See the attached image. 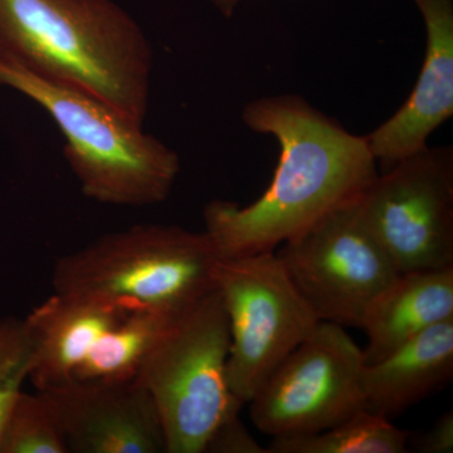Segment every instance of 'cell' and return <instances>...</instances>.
I'll return each instance as SVG.
<instances>
[{
  "mask_svg": "<svg viewBox=\"0 0 453 453\" xmlns=\"http://www.w3.org/2000/svg\"><path fill=\"white\" fill-rule=\"evenodd\" d=\"M243 122L280 148L275 174L257 201L211 202L203 219L219 257L273 252L332 211L356 202L378 175L366 136L356 135L297 95L247 104Z\"/></svg>",
  "mask_w": 453,
  "mask_h": 453,
  "instance_id": "cell-1",
  "label": "cell"
},
{
  "mask_svg": "<svg viewBox=\"0 0 453 453\" xmlns=\"http://www.w3.org/2000/svg\"><path fill=\"white\" fill-rule=\"evenodd\" d=\"M0 57L144 124L150 44L111 0H0Z\"/></svg>",
  "mask_w": 453,
  "mask_h": 453,
  "instance_id": "cell-2",
  "label": "cell"
},
{
  "mask_svg": "<svg viewBox=\"0 0 453 453\" xmlns=\"http://www.w3.org/2000/svg\"><path fill=\"white\" fill-rule=\"evenodd\" d=\"M0 85L46 110L65 138L64 153L83 195L98 203L146 207L168 198L180 172L174 150L142 122L100 98L43 79L0 57Z\"/></svg>",
  "mask_w": 453,
  "mask_h": 453,
  "instance_id": "cell-3",
  "label": "cell"
},
{
  "mask_svg": "<svg viewBox=\"0 0 453 453\" xmlns=\"http://www.w3.org/2000/svg\"><path fill=\"white\" fill-rule=\"evenodd\" d=\"M219 258L205 232L138 225L59 258L52 283L56 294L178 316L216 290Z\"/></svg>",
  "mask_w": 453,
  "mask_h": 453,
  "instance_id": "cell-4",
  "label": "cell"
},
{
  "mask_svg": "<svg viewBox=\"0 0 453 453\" xmlns=\"http://www.w3.org/2000/svg\"><path fill=\"white\" fill-rule=\"evenodd\" d=\"M231 333L219 288L177 316L146 354L135 380L153 399L165 453H202L242 402L229 390Z\"/></svg>",
  "mask_w": 453,
  "mask_h": 453,
  "instance_id": "cell-5",
  "label": "cell"
},
{
  "mask_svg": "<svg viewBox=\"0 0 453 453\" xmlns=\"http://www.w3.org/2000/svg\"><path fill=\"white\" fill-rule=\"evenodd\" d=\"M231 333L229 390L250 403L277 366L320 323L276 252L219 257L214 268Z\"/></svg>",
  "mask_w": 453,
  "mask_h": 453,
  "instance_id": "cell-6",
  "label": "cell"
},
{
  "mask_svg": "<svg viewBox=\"0 0 453 453\" xmlns=\"http://www.w3.org/2000/svg\"><path fill=\"white\" fill-rule=\"evenodd\" d=\"M276 255L320 321L362 326L399 273L366 226L359 199L281 244Z\"/></svg>",
  "mask_w": 453,
  "mask_h": 453,
  "instance_id": "cell-7",
  "label": "cell"
},
{
  "mask_svg": "<svg viewBox=\"0 0 453 453\" xmlns=\"http://www.w3.org/2000/svg\"><path fill=\"white\" fill-rule=\"evenodd\" d=\"M359 207L399 273L453 267L451 146H427L393 164Z\"/></svg>",
  "mask_w": 453,
  "mask_h": 453,
  "instance_id": "cell-8",
  "label": "cell"
},
{
  "mask_svg": "<svg viewBox=\"0 0 453 453\" xmlns=\"http://www.w3.org/2000/svg\"><path fill=\"white\" fill-rule=\"evenodd\" d=\"M363 349L344 327L320 321L253 396V425L273 438L316 434L365 410Z\"/></svg>",
  "mask_w": 453,
  "mask_h": 453,
  "instance_id": "cell-9",
  "label": "cell"
},
{
  "mask_svg": "<svg viewBox=\"0 0 453 453\" xmlns=\"http://www.w3.org/2000/svg\"><path fill=\"white\" fill-rule=\"evenodd\" d=\"M37 392L68 453H165L159 413L135 378L73 380Z\"/></svg>",
  "mask_w": 453,
  "mask_h": 453,
  "instance_id": "cell-10",
  "label": "cell"
},
{
  "mask_svg": "<svg viewBox=\"0 0 453 453\" xmlns=\"http://www.w3.org/2000/svg\"><path fill=\"white\" fill-rule=\"evenodd\" d=\"M412 2L426 29L421 73L403 105L365 135L386 169L427 148L432 134L453 116V0Z\"/></svg>",
  "mask_w": 453,
  "mask_h": 453,
  "instance_id": "cell-11",
  "label": "cell"
},
{
  "mask_svg": "<svg viewBox=\"0 0 453 453\" xmlns=\"http://www.w3.org/2000/svg\"><path fill=\"white\" fill-rule=\"evenodd\" d=\"M107 301L53 294L25 319L33 345L29 380L37 390L62 386L101 339L131 312Z\"/></svg>",
  "mask_w": 453,
  "mask_h": 453,
  "instance_id": "cell-12",
  "label": "cell"
},
{
  "mask_svg": "<svg viewBox=\"0 0 453 453\" xmlns=\"http://www.w3.org/2000/svg\"><path fill=\"white\" fill-rule=\"evenodd\" d=\"M453 375V319L429 327L360 374L365 408L390 419L442 388Z\"/></svg>",
  "mask_w": 453,
  "mask_h": 453,
  "instance_id": "cell-13",
  "label": "cell"
},
{
  "mask_svg": "<svg viewBox=\"0 0 453 453\" xmlns=\"http://www.w3.org/2000/svg\"><path fill=\"white\" fill-rule=\"evenodd\" d=\"M453 319V267L399 273L365 316V365L380 362L434 325Z\"/></svg>",
  "mask_w": 453,
  "mask_h": 453,
  "instance_id": "cell-14",
  "label": "cell"
},
{
  "mask_svg": "<svg viewBox=\"0 0 453 453\" xmlns=\"http://www.w3.org/2000/svg\"><path fill=\"white\" fill-rule=\"evenodd\" d=\"M175 318L148 310L131 312L101 339L71 381L134 380L146 354Z\"/></svg>",
  "mask_w": 453,
  "mask_h": 453,
  "instance_id": "cell-15",
  "label": "cell"
},
{
  "mask_svg": "<svg viewBox=\"0 0 453 453\" xmlns=\"http://www.w3.org/2000/svg\"><path fill=\"white\" fill-rule=\"evenodd\" d=\"M410 434L366 410L321 432L275 437L268 453H404Z\"/></svg>",
  "mask_w": 453,
  "mask_h": 453,
  "instance_id": "cell-16",
  "label": "cell"
},
{
  "mask_svg": "<svg viewBox=\"0 0 453 453\" xmlns=\"http://www.w3.org/2000/svg\"><path fill=\"white\" fill-rule=\"evenodd\" d=\"M0 453H68L41 393L18 395L0 429Z\"/></svg>",
  "mask_w": 453,
  "mask_h": 453,
  "instance_id": "cell-17",
  "label": "cell"
},
{
  "mask_svg": "<svg viewBox=\"0 0 453 453\" xmlns=\"http://www.w3.org/2000/svg\"><path fill=\"white\" fill-rule=\"evenodd\" d=\"M33 366V345L26 320L0 318V429Z\"/></svg>",
  "mask_w": 453,
  "mask_h": 453,
  "instance_id": "cell-18",
  "label": "cell"
},
{
  "mask_svg": "<svg viewBox=\"0 0 453 453\" xmlns=\"http://www.w3.org/2000/svg\"><path fill=\"white\" fill-rule=\"evenodd\" d=\"M241 408H235L220 422L211 434L204 452L211 453H268L247 431L240 419Z\"/></svg>",
  "mask_w": 453,
  "mask_h": 453,
  "instance_id": "cell-19",
  "label": "cell"
},
{
  "mask_svg": "<svg viewBox=\"0 0 453 453\" xmlns=\"http://www.w3.org/2000/svg\"><path fill=\"white\" fill-rule=\"evenodd\" d=\"M412 445L421 453L453 452V414L446 412L426 434L412 438Z\"/></svg>",
  "mask_w": 453,
  "mask_h": 453,
  "instance_id": "cell-20",
  "label": "cell"
},
{
  "mask_svg": "<svg viewBox=\"0 0 453 453\" xmlns=\"http://www.w3.org/2000/svg\"><path fill=\"white\" fill-rule=\"evenodd\" d=\"M242 2L243 0H211V4L219 9L220 13L225 17L234 16L235 9H237L238 5Z\"/></svg>",
  "mask_w": 453,
  "mask_h": 453,
  "instance_id": "cell-21",
  "label": "cell"
}]
</instances>
